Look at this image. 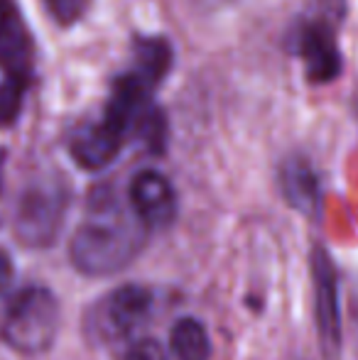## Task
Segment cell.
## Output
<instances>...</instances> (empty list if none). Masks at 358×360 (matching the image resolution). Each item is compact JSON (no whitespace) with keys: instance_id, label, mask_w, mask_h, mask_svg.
<instances>
[{"instance_id":"6da1fadb","label":"cell","mask_w":358,"mask_h":360,"mask_svg":"<svg viewBox=\"0 0 358 360\" xmlns=\"http://www.w3.org/2000/svg\"><path fill=\"white\" fill-rule=\"evenodd\" d=\"M145 245V226L125 214L110 196L91 199L89 216L77 228L69 255L79 272L91 277L115 275L138 257Z\"/></svg>"},{"instance_id":"7a4b0ae2","label":"cell","mask_w":358,"mask_h":360,"mask_svg":"<svg viewBox=\"0 0 358 360\" xmlns=\"http://www.w3.org/2000/svg\"><path fill=\"white\" fill-rule=\"evenodd\" d=\"M59 331V302L44 287H25L0 316V338L5 346L25 356H37L52 348Z\"/></svg>"},{"instance_id":"3957f363","label":"cell","mask_w":358,"mask_h":360,"mask_svg":"<svg viewBox=\"0 0 358 360\" xmlns=\"http://www.w3.org/2000/svg\"><path fill=\"white\" fill-rule=\"evenodd\" d=\"M153 307V297L145 287L125 285L108 292L89 314V336L106 346L128 348L138 341V331L145 326ZM120 351V353H123Z\"/></svg>"},{"instance_id":"277c9868","label":"cell","mask_w":358,"mask_h":360,"mask_svg":"<svg viewBox=\"0 0 358 360\" xmlns=\"http://www.w3.org/2000/svg\"><path fill=\"white\" fill-rule=\"evenodd\" d=\"M67 211V191L59 181L42 179L20 194L15 209V236L27 248H47L57 240Z\"/></svg>"},{"instance_id":"5b68a950","label":"cell","mask_w":358,"mask_h":360,"mask_svg":"<svg viewBox=\"0 0 358 360\" xmlns=\"http://www.w3.org/2000/svg\"><path fill=\"white\" fill-rule=\"evenodd\" d=\"M312 287H314V323L319 336L321 356L339 360L341 356V304H339V272L331 255L317 245L312 250Z\"/></svg>"},{"instance_id":"8992f818","label":"cell","mask_w":358,"mask_h":360,"mask_svg":"<svg viewBox=\"0 0 358 360\" xmlns=\"http://www.w3.org/2000/svg\"><path fill=\"white\" fill-rule=\"evenodd\" d=\"M295 49L305 62L312 84H329L341 74L344 59L336 44L334 30L326 20H305L295 32Z\"/></svg>"},{"instance_id":"52a82bcc","label":"cell","mask_w":358,"mask_h":360,"mask_svg":"<svg viewBox=\"0 0 358 360\" xmlns=\"http://www.w3.org/2000/svg\"><path fill=\"white\" fill-rule=\"evenodd\" d=\"M0 69L10 79L32 81L34 42L15 0H0Z\"/></svg>"},{"instance_id":"ba28073f","label":"cell","mask_w":358,"mask_h":360,"mask_svg":"<svg viewBox=\"0 0 358 360\" xmlns=\"http://www.w3.org/2000/svg\"><path fill=\"white\" fill-rule=\"evenodd\" d=\"M133 214L145 228H165L177 216V194L165 174L145 169L133 176L128 186Z\"/></svg>"},{"instance_id":"9c48e42d","label":"cell","mask_w":358,"mask_h":360,"mask_svg":"<svg viewBox=\"0 0 358 360\" xmlns=\"http://www.w3.org/2000/svg\"><path fill=\"white\" fill-rule=\"evenodd\" d=\"M125 143V135L118 128L101 118L98 123H89L72 138V157L84 169H103L118 157L120 147Z\"/></svg>"},{"instance_id":"30bf717a","label":"cell","mask_w":358,"mask_h":360,"mask_svg":"<svg viewBox=\"0 0 358 360\" xmlns=\"http://www.w3.org/2000/svg\"><path fill=\"white\" fill-rule=\"evenodd\" d=\"M282 191L287 201L302 214H317L319 209V184L305 160H287L280 169Z\"/></svg>"},{"instance_id":"8fae6325","label":"cell","mask_w":358,"mask_h":360,"mask_svg":"<svg viewBox=\"0 0 358 360\" xmlns=\"http://www.w3.org/2000/svg\"><path fill=\"white\" fill-rule=\"evenodd\" d=\"M172 64V47L165 37L135 39V67L130 69L148 89H155L167 76Z\"/></svg>"},{"instance_id":"7c38bea8","label":"cell","mask_w":358,"mask_h":360,"mask_svg":"<svg viewBox=\"0 0 358 360\" xmlns=\"http://www.w3.org/2000/svg\"><path fill=\"white\" fill-rule=\"evenodd\" d=\"M170 351L177 360H209L211 341L204 323L196 319H179L170 333Z\"/></svg>"},{"instance_id":"4fadbf2b","label":"cell","mask_w":358,"mask_h":360,"mask_svg":"<svg viewBox=\"0 0 358 360\" xmlns=\"http://www.w3.org/2000/svg\"><path fill=\"white\" fill-rule=\"evenodd\" d=\"M27 86L30 81L3 76V81H0V128H8V125H13L18 120Z\"/></svg>"},{"instance_id":"5bb4252c","label":"cell","mask_w":358,"mask_h":360,"mask_svg":"<svg viewBox=\"0 0 358 360\" xmlns=\"http://www.w3.org/2000/svg\"><path fill=\"white\" fill-rule=\"evenodd\" d=\"M42 3L54 22L62 25V27L79 22L91 8V0H42Z\"/></svg>"},{"instance_id":"9a60e30c","label":"cell","mask_w":358,"mask_h":360,"mask_svg":"<svg viewBox=\"0 0 358 360\" xmlns=\"http://www.w3.org/2000/svg\"><path fill=\"white\" fill-rule=\"evenodd\" d=\"M123 360H167L160 348V343H155L153 338H138L135 343H130L123 353H120Z\"/></svg>"},{"instance_id":"2e32d148","label":"cell","mask_w":358,"mask_h":360,"mask_svg":"<svg viewBox=\"0 0 358 360\" xmlns=\"http://www.w3.org/2000/svg\"><path fill=\"white\" fill-rule=\"evenodd\" d=\"M13 260H10V255L5 250H0V294L5 292V289L10 287V282H13Z\"/></svg>"}]
</instances>
